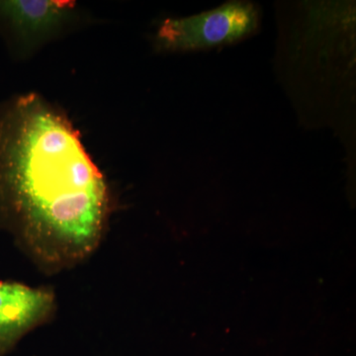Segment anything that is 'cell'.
Masks as SVG:
<instances>
[{"label":"cell","instance_id":"1","mask_svg":"<svg viewBox=\"0 0 356 356\" xmlns=\"http://www.w3.org/2000/svg\"><path fill=\"white\" fill-rule=\"evenodd\" d=\"M113 210L79 133L36 93L0 104V229L48 273L88 259Z\"/></svg>","mask_w":356,"mask_h":356},{"label":"cell","instance_id":"4","mask_svg":"<svg viewBox=\"0 0 356 356\" xmlns=\"http://www.w3.org/2000/svg\"><path fill=\"white\" fill-rule=\"evenodd\" d=\"M56 308L50 288L0 280V356L8 355L26 334L48 323Z\"/></svg>","mask_w":356,"mask_h":356},{"label":"cell","instance_id":"3","mask_svg":"<svg viewBox=\"0 0 356 356\" xmlns=\"http://www.w3.org/2000/svg\"><path fill=\"white\" fill-rule=\"evenodd\" d=\"M76 4L65 0H0V36L15 56L28 55L72 24Z\"/></svg>","mask_w":356,"mask_h":356},{"label":"cell","instance_id":"2","mask_svg":"<svg viewBox=\"0 0 356 356\" xmlns=\"http://www.w3.org/2000/svg\"><path fill=\"white\" fill-rule=\"evenodd\" d=\"M259 24L254 4L229 2L198 15L163 21L154 43L161 51H197L241 41L254 34Z\"/></svg>","mask_w":356,"mask_h":356}]
</instances>
